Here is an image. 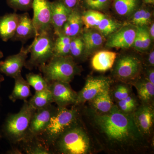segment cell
<instances>
[{"label":"cell","instance_id":"obj_8","mask_svg":"<svg viewBox=\"0 0 154 154\" xmlns=\"http://www.w3.org/2000/svg\"><path fill=\"white\" fill-rule=\"evenodd\" d=\"M32 9L33 12L32 21L36 36L45 30L53 29L51 2L49 0H33Z\"/></svg>","mask_w":154,"mask_h":154},{"label":"cell","instance_id":"obj_37","mask_svg":"<svg viewBox=\"0 0 154 154\" xmlns=\"http://www.w3.org/2000/svg\"><path fill=\"white\" fill-rule=\"evenodd\" d=\"M140 27L142 33V38L143 51L146 50L150 46L151 43V38L149 34L148 30L146 26H142Z\"/></svg>","mask_w":154,"mask_h":154},{"label":"cell","instance_id":"obj_39","mask_svg":"<svg viewBox=\"0 0 154 154\" xmlns=\"http://www.w3.org/2000/svg\"><path fill=\"white\" fill-rule=\"evenodd\" d=\"M83 0H62L63 2L71 10L77 8H82Z\"/></svg>","mask_w":154,"mask_h":154},{"label":"cell","instance_id":"obj_10","mask_svg":"<svg viewBox=\"0 0 154 154\" xmlns=\"http://www.w3.org/2000/svg\"><path fill=\"white\" fill-rule=\"evenodd\" d=\"M57 107L51 104L35 110L24 139L37 137L41 134L47 127Z\"/></svg>","mask_w":154,"mask_h":154},{"label":"cell","instance_id":"obj_17","mask_svg":"<svg viewBox=\"0 0 154 154\" xmlns=\"http://www.w3.org/2000/svg\"><path fill=\"white\" fill-rule=\"evenodd\" d=\"M107 86L96 96L89 101L91 108L99 113H108L112 109L114 102L110 95V86Z\"/></svg>","mask_w":154,"mask_h":154},{"label":"cell","instance_id":"obj_32","mask_svg":"<svg viewBox=\"0 0 154 154\" xmlns=\"http://www.w3.org/2000/svg\"><path fill=\"white\" fill-rule=\"evenodd\" d=\"M116 105L122 112L127 114H133L139 105L137 99L132 94L125 99L116 102Z\"/></svg>","mask_w":154,"mask_h":154},{"label":"cell","instance_id":"obj_2","mask_svg":"<svg viewBox=\"0 0 154 154\" xmlns=\"http://www.w3.org/2000/svg\"><path fill=\"white\" fill-rule=\"evenodd\" d=\"M93 149L92 141L81 116L58 137L51 147L52 154H88Z\"/></svg>","mask_w":154,"mask_h":154},{"label":"cell","instance_id":"obj_5","mask_svg":"<svg viewBox=\"0 0 154 154\" xmlns=\"http://www.w3.org/2000/svg\"><path fill=\"white\" fill-rule=\"evenodd\" d=\"M38 68L48 84L56 81L70 83L82 71L70 55L54 56L47 63Z\"/></svg>","mask_w":154,"mask_h":154},{"label":"cell","instance_id":"obj_41","mask_svg":"<svg viewBox=\"0 0 154 154\" xmlns=\"http://www.w3.org/2000/svg\"><path fill=\"white\" fill-rule=\"evenodd\" d=\"M152 19V14L151 11H149V9H147L144 16L142 22V26H146L148 25L151 22Z\"/></svg>","mask_w":154,"mask_h":154},{"label":"cell","instance_id":"obj_38","mask_svg":"<svg viewBox=\"0 0 154 154\" xmlns=\"http://www.w3.org/2000/svg\"><path fill=\"white\" fill-rule=\"evenodd\" d=\"M137 27L136 35L135 38L133 46L139 51H143L142 38V33L140 27Z\"/></svg>","mask_w":154,"mask_h":154},{"label":"cell","instance_id":"obj_47","mask_svg":"<svg viewBox=\"0 0 154 154\" xmlns=\"http://www.w3.org/2000/svg\"><path fill=\"white\" fill-rule=\"evenodd\" d=\"M2 131L0 128V141H1V139H2Z\"/></svg>","mask_w":154,"mask_h":154},{"label":"cell","instance_id":"obj_40","mask_svg":"<svg viewBox=\"0 0 154 154\" xmlns=\"http://www.w3.org/2000/svg\"><path fill=\"white\" fill-rule=\"evenodd\" d=\"M154 66H149L146 69L145 77L149 82L154 85Z\"/></svg>","mask_w":154,"mask_h":154},{"label":"cell","instance_id":"obj_14","mask_svg":"<svg viewBox=\"0 0 154 154\" xmlns=\"http://www.w3.org/2000/svg\"><path fill=\"white\" fill-rule=\"evenodd\" d=\"M137 27L129 24L121 27L110 34L106 42L107 48L125 49L133 46Z\"/></svg>","mask_w":154,"mask_h":154},{"label":"cell","instance_id":"obj_28","mask_svg":"<svg viewBox=\"0 0 154 154\" xmlns=\"http://www.w3.org/2000/svg\"><path fill=\"white\" fill-rule=\"evenodd\" d=\"M105 16L100 11L88 10L82 15L83 25H85L86 29L96 28L101 20Z\"/></svg>","mask_w":154,"mask_h":154},{"label":"cell","instance_id":"obj_45","mask_svg":"<svg viewBox=\"0 0 154 154\" xmlns=\"http://www.w3.org/2000/svg\"><path fill=\"white\" fill-rule=\"evenodd\" d=\"M5 81V78L2 75L0 74V88H1V84Z\"/></svg>","mask_w":154,"mask_h":154},{"label":"cell","instance_id":"obj_7","mask_svg":"<svg viewBox=\"0 0 154 154\" xmlns=\"http://www.w3.org/2000/svg\"><path fill=\"white\" fill-rule=\"evenodd\" d=\"M113 67V78L119 82L131 85L141 76L143 71L142 61L132 54L116 57Z\"/></svg>","mask_w":154,"mask_h":154},{"label":"cell","instance_id":"obj_21","mask_svg":"<svg viewBox=\"0 0 154 154\" xmlns=\"http://www.w3.org/2000/svg\"><path fill=\"white\" fill-rule=\"evenodd\" d=\"M81 8H77L72 11L63 25L61 33L71 38L80 35L83 25Z\"/></svg>","mask_w":154,"mask_h":154},{"label":"cell","instance_id":"obj_43","mask_svg":"<svg viewBox=\"0 0 154 154\" xmlns=\"http://www.w3.org/2000/svg\"><path fill=\"white\" fill-rule=\"evenodd\" d=\"M149 34L152 40H153L154 38V23H152L149 29L148 30Z\"/></svg>","mask_w":154,"mask_h":154},{"label":"cell","instance_id":"obj_6","mask_svg":"<svg viewBox=\"0 0 154 154\" xmlns=\"http://www.w3.org/2000/svg\"><path fill=\"white\" fill-rule=\"evenodd\" d=\"M34 38L30 45V58L25 66L30 71L47 63L54 56L55 36L53 29L42 31Z\"/></svg>","mask_w":154,"mask_h":154},{"label":"cell","instance_id":"obj_9","mask_svg":"<svg viewBox=\"0 0 154 154\" xmlns=\"http://www.w3.org/2000/svg\"><path fill=\"white\" fill-rule=\"evenodd\" d=\"M112 83L113 80L109 77H88L86 80L85 86L78 93L76 102L75 105H82L86 102H89Z\"/></svg>","mask_w":154,"mask_h":154},{"label":"cell","instance_id":"obj_35","mask_svg":"<svg viewBox=\"0 0 154 154\" xmlns=\"http://www.w3.org/2000/svg\"><path fill=\"white\" fill-rule=\"evenodd\" d=\"M7 5L14 11H27L32 9L33 0H6Z\"/></svg>","mask_w":154,"mask_h":154},{"label":"cell","instance_id":"obj_1","mask_svg":"<svg viewBox=\"0 0 154 154\" xmlns=\"http://www.w3.org/2000/svg\"><path fill=\"white\" fill-rule=\"evenodd\" d=\"M81 111L88 119L97 143L107 152L132 153L149 149V141L138 129L132 114L122 112L116 104L107 113H98L87 107L82 110L81 108Z\"/></svg>","mask_w":154,"mask_h":154},{"label":"cell","instance_id":"obj_20","mask_svg":"<svg viewBox=\"0 0 154 154\" xmlns=\"http://www.w3.org/2000/svg\"><path fill=\"white\" fill-rule=\"evenodd\" d=\"M16 146L20 154H52L51 150L37 137L25 138Z\"/></svg>","mask_w":154,"mask_h":154},{"label":"cell","instance_id":"obj_36","mask_svg":"<svg viewBox=\"0 0 154 154\" xmlns=\"http://www.w3.org/2000/svg\"><path fill=\"white\" fill-rule=\"evenodd\" d=\"M147 9V8L146 7V5L143 4L133 14L131 19L130 21V24L134 25L136 27H140Z\"/></svg>","mask_w":154,"mask_h":154},{"label":"cell","instance_id":"obj_33","mask_svg":"<svg viewBox=\"0 0 154 154\" xmlns=\"http://www.w3.org/2000/svg\"><path fill=\"white\" fill-rule=\"evenodd\" d=\"M84 43L80 35L72 38L70 46V55L73 59H79L84 54Z\"/></svg>","mask_w":154,"mask_h":154},{"label":"cell","instance_id":"obj_26","mask_svg":"<svg viewBox=\"0 0 154 154\" xmlns=\"http://www.w3.org/2000/svg\"><path fill=\"white\" fill-rule=\"evenodd\" d=\"M28 102L35 110L43 108L54 102L51 92L48 89L44 91H35L34 95Z\"/></svg>","mask_w":154,"mask_h":154},{"label":"cell","instance_id":"obj_27","mask_svg":"<svg viewBox=\"0 0 154 154\" xmlns=\"http://www.w3.org/2000/svg\"><path fill=\"white\" fill-rule=\"evenodd\" d=\"M72 38L62 33L55 36L54 46V56L70 55V46Z\"/></svg>","mask_w":154,"mask_h":154},{"label":"cell","instance_id":"obj_23","mask_svg":"<svg viewBox=\"0 0 154 154\" xmlns=\"http://www.w3.org/2000/svg\"><path fill=\"white\" fill-rule=\"evenodd\" d=\"M84 43V54L85 57L92 54L103 45L104 36L99 31L89 30L82 36Z\"/></svg>","mask_w":154,"mask_h":154},{"label":"cell","instance_id":"obj_29","mask_svg":"<svg viewBox=\"0 0 154 154\" xmlns=\"http://www.w3.org/2000/svg\"><path fill=\"white\" fill-rule=\"evenodd\" d=\"M122 26V25L120 23L105 16L96 28L103 36H106L115 32Z\"/></svg>","mask_w":154,"mask_h":154},{"label":"cell","instance_id":"obj_22","mask_svg":"<svg viewBox=\"0 0 154 154\" xmlns=\"http://www.w3.org/2000/svg\"><path fill=\"white\" fill-rule=\"evenodd\" d=\"M132 85L136 89L139 99L142 104L154 105V85L145 77L141 76Z\"/></svg>","mask_w":154,"mask_h":154},{"label":"cell","instance_id":"obj_3","mask_svg":"<svg viewBox=\"0 0 154 154\" xmlns=\"http://www.w3.org/2000/svg\"><path fill=\"white\" fill-rule=\"evenodd\" d=\"M80 116V105H73L70 109L57 106L47 127L37 137L51 151V147L57 139Z\"/></svg>","mask_w":154,"mask_h":154},{"label":"cell","instance_id":"obj_34","mask_svg":"<svg viewBox=\"0 0 154 154\" xmlns=\"http://www.w3.org/2000/svg\"><path fill=\"white\" fill-rule=\"evenodd\" d=\"M113 0H83V7L88 10L104 11L110 8Z\"/></svg>","mask_w":154,"mask_h":154},{"label":"cell","instance_id":"obj_46","mask_svg":"<svg viewBox=\"0 0 154 154\" xmlns=\"http://www.w3.org/2000/svg\"><path fill=\"white\" fill-rule=\"evenodd\" d=\"M4 56V54L2 51H0V59L2 58Z\"/></svg>","mask_w":154,"mask_h":154},{"label":"cell","instance_id":"obj_31","mask_svg":"<svg viewBox=\"0 0 154 154\" xmlns=\"http://www.w3.org/2000/svg\"><path fill=\"white\" fill-rule=\"evenodd\" d=\"M26 80L35 91H41L48 89V84L41 74L30 72L26 75Z\"/></svg>","mask_w":154,"mask_h":154},{"label":"cell","instance_id":"obj_25","mask_svg":"<svg viewBox=\"0 0 154 154\" xmlns=\"http://www.w3.org/2000/svg\"><path fill=\"white\" fill-rule=\"evenodd\" d=\"M142 0H113L112 5L116 13L121 17H128L142 5Z\"/></svg>","mask_w":154,"mask_h":154},{"label":"cell","instance_id":"obj_30","mask_svg":"<svg viewBox=\"0 0 154 154\" xmlns=\"http://www.w3.org/2000/svg\"><path fill=\"white\" fill-rule=\"evenodd\" d=\"M129 84L120 82L112 89L110 88V95L113 102H116L127 98L132 94V89Z\"/></svg>","mask_w":154,"mask_h":154},{"label":"cell","instance_id":"obj_44","mask_svg":"<svg viewBox=\"0 0 154 154\" xmlns=\"http://www.w3.org/2000/svg\"><path fill=\"white\" fill-rule=\"evenodd\" d=\"M143 4L147 5L152 6L154 5V0H142Z\"/></svg>","mask_w":154,"mask_h":154},{"label":"cell","instance_id":"obj_12","mask_svg":"<svg viewBox=\"0 0 154 154\" xmlns=\"http://www.w3.org/2000/svg\"><path fill=\"white\" fill-rule=\"evenodd\" d=\"M132 115L138 129L144 137L148 140L153 129L154 105L142 103L138 106Z\"/></svg>","mask_w":154,"mask_h":154},{"label":"cell","instance_id":"obj_4","mask_svg":"<svg viewBox=\"0 0 154 154\" xmlns=\"http://www.w3.org/2000/svg\"><path fill=\"white\" fill-rule=\"evenodd\" d=\"M24 101L18 113L8 114L1 129L2 136L12 146L17 145L25 137L36 110L30 106L28 101Z\"/></svg>","mask_w":154,"mask_h":154},{"label":"cell","instance_id":"obj_42","mask_svg":"<svg viewBox=\"0 0 154 154\" xmlns=\"http://www.w3.org/2000/svg\"><path fill=\"white\" fill-rule=\"evenodd\" d=\"M147 63L148 66H154V50H152L151 51L149 54L147 59Z\"/></svg>","mask_w":154,"mask_h":154},{"label":"cell","instance_id":"obj_15","mask_svg":"<svg viewBox=\"0 0 154 154\" xmlns=\"http://www.w3.org/2000/svg\"><path fill=\"white\" fill-rule=\"evenodd\" d=\"M51 25L55 36L61 33L64 25L71 13L62 0L51 2Z\"/></svg>","mask_w":154,"mask_h":154},{"label":"cell","instance_id":"obj_11","mask_svg":"<svg viewBox=\"0 0 154 154\" xmlns=\"http://www.w3.org/2000/svg\"><path fill=\"white\" fill-rule=\"evenodd\" d=\"M48 88L58 107L75 105L78 93L72 89L70 83L56 81L48 84Z\"/></svg>","mask_w":154,"mask_h":154},{"label":"cell","instance_id":"obj_13","mask_svg":"<svg viewBox=\"0 0 154 154\" xmlns=\"http://www.w3.org/2000/svg\"><path fill=\"white\" fill-rule=\"evenodd\" d=\"M29 53L30 45L26 48L23 45L18 54L9 56L5 60L0 61V72L14 79L22 72Z\"/></svg>","mask_w":154,"mask_h":154},{"label":"cell","instance_id":"obj_18","mask_svg":"<svg viewBox=\"0 0 154 154\" xmlns=\"http://www.w3.org/2000/svg\"><path fill=\"white\" fill-rule=\"evenodd\" d=\"M117 57V54L108 50L98 51L91 59V66L94 70L105 72L112 68Z\"/></svg>","mask_w":154,"mask_h":154},{"label":"cell","instance_id":"obj_16","mask_svg":"<svg viewBox=\"0 0 154 154\" xmlns=\"http://www.w3.org/2000/svg\"><path fill=\"white\" fill-rule=\"evenodd\" d=\"M36 32L32 19L29 14L26 12L20 14L19 24L12 40L21 41L25 43L28 39L34 38Z\"/></svg>","mask_w":154,"mask_h":154},{"label":"cell","instance_id":"obj_19","mask_svg":"<svg viewBox=\"0 0 154 154\" xmlns=\"http://www.w3.org/2000/svg\"><path fill=\"white\" fill-rule=\"evenodd\" d=\"M20 15L17 13L7 14L0 17V38L4 42L14 37L19 24Z\"/></svg>","mask_w":154,"mask_h":154},{"label":"cell","instance_id":"obj_24","mask_svg":"<svg viewBox=\"0 0 154 154\" xmlns=\"http://www.w3.org/2000/svg\"><path fill=\"white\" fill-rule=\"evenodd\" d=\"M15 85L9 99L12 102H15L17 100H27L28 97L32 96L30 90V85L27 80L23 78L22 72L20 73L14 78Z\"/></svg>","mask_w":154,"mask_h":154}]
</instances>
